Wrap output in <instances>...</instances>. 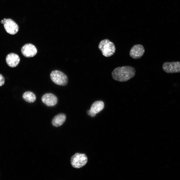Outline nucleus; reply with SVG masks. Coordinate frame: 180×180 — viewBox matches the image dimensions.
Returning a JSON list of instances; mask_svg holds the SVG:
<instances>
[{
	"label": "nucleus",
	"instance_id": "f8f14e48",
	"mask_svg": "<svg viewBox=\"0 0 180 180\" xmlns=\"http://www.w3.org/2000/svg\"><path fill=\"white\" fill-rule=\"evenodd\" d=\"M66 119V114L64 113L58 114L53 118L52 123L54 126L58 127L61 126L64 123Z\"/></svg>",
	"mask_w": 180,
	"mask_h": 180
},
{
	"label": "nucleus",
	"instance_id": "f03ea898",
	"mask_svg": "<svg viewBox=\"0 0 180 180\" xmlns=\"http://www.w3.org/2000/svg\"><path fill=\"white\" fill-rule=\"evenodd\" d=\"M98 48L103 56L106 57L111 56L114 54L116 51L114 44L107 39L101 41L99 43Z\"/></svg>",
	"mask_w": 180,
	"mask_h": 180
},
{
	"label": "nucleus",
	"instance_id": "4468645a",
	"mask_svg": "<svg viewBox=\"0 0 180 180\" xmlns=\"http://www.w3.org/2000/svg\"><path fill=\"white\" fill-rule=\"evenodd\" d=\"M4 78L2 74H0V87L4 85Z\"/></svg>",
	"mask_w": 180,
	"mask_h": 180
},
{
	"label": "nucleus",
	"instance_id": "423d86ee",
	"mask_svg": "<svg viewBox=\"0 0 180 180\" xmlns=\"http://www.w3.org/2000/svg\"><path fill=\"white\" fill-rule=\"evenodd\" d=\"M162 68L164 71L168 73L180 72V62H165Z\"/></svg>",
	"mask_w": 180,
	"mask_h": 180
},
{
	"label": "nucleus",
	"instance_id": "20e7f679",
	"mask_svg": "<svg viewBox=\"0 0 180 180\" xmlns=\"http://www.w3.org/2000/svg\"><path fill=\"white\" fill-rule=\"evenodd\" d=\"M88 161V158L85 154L76 153L72 156L70 162L73 168H79L85 166Z\"/></svg>",
	"mask_w": 180,
	"mask_h": 180
},
{
	"label": "nucleus",
	"instance_id": "ddd939ff",
	"mask_svg": "<svg viewBox=\"0 0 180 180\" xmlns=\"http://www.w3.org/2000/svg\"><path fill=\"white\" fill-rule=\"evenodd\" d=\"M23 99L26 102L32 103L36 100V97L35 94L32 92L28 91L25 92L22 95Z\"/></svg>",
	"mask_w": 180,
	"mask_h": 180
},
{
	"label": "nucleus",
	"instance_id": "0eeeda50",
	"mask_svg": "<svg viewBox=\"0 0 180 180\" xmlns=\"http://www.w3.org/2000/svg\"><path fill=\"white\" fill-rule=\"evenodd\" d=\"M104 104L102 101H97L94 102L92 105L90 109L87 111L88 115L92 117H95L96 114L101 111L104 108Z\"/></svg>",
	"mask_w": 180,
	"mask_h": 180
},
{
	"label": "nucleus",
	"instance_id": "1a4fd4ad",
	"mask_svg": "<svg viewBox=\"0 0 180 180\" xmlns=\"http://www.w3.org/2000/svg\"><path fill=\"white\" fill-rule=\"evenodd\" d=\"M41 100L45 105L50 107L55 106L58 102L57 97L51 93H46L44 94L42 97Z\"/></svg>",
	"mask_w": 180,
	"mask_h": 180
},
{
	"label": "nucleus",
	"instance_id": "39448f33",
	"mask_svg": "<svg viewBox=\"0 0 180 180\" xmlns=\"http://www.w3.org/2000/svg\"><path fill=\"white\" fill-rule=\"evenodd\" d=\"M1 23L4 24V29L6 32L11 34H16L18 30L19 27L17 24L11 19L4 18L1 21Z\"/></svg>",
	"mask_w": 180,
	"mask_h": 180
},
{
	"label": "nucleus",
	"instance_id": "6e6552de",
	"mask_svg": "<svg viewBox=\"0 0 180 180\" xmlns=\"http://www.w3.org/2000/svg\"><path fill=\"white\" fill-rule=\"evenodd\" d=\"M21 52L24 56L26 58H30L35 56L37 51L34 46L31 44H28L22 47Z\"/></svg>",
	"mask_w": 180,
	"mask_h": 180
},
{
	"label": "nucleus",
	"instance_id": "f257e3e1",
	"mask_svg": "<svg viewBox=\"0 0 180 180\" xmlns=\"http://www.w3.org/2000/svg\"><path fill=\"white\" fill-rule=\"evenodd\" d=\"M136 70L134 68L129 66L119 67L115 68L112 73V78L116 81H127L135 76Z\"/></svg>",
	"mask_w": 180,
	"mask_h": 180
},
{
	"label": "nucleus",
	"instance_id": "9d476101",
	"mask_svg": "<svg viewBox=\"0 0 180 180\" xmlns=\"http://www.w3.org/2000/svg\"><path fill=\"white\" fill-rule=\"evenodd\" d=\"M145 50L142 45L138 44L134 46L130 51V55L132 58L137 59L140 58L144 55Z\"/></svg>",
	"mask_w": 180,
	"mask_h": 180
},
{
	"label": "nucleus",
	"instance_id": "7ed1b4c3",
	"mask_svg": "<svg viewBox=\"0 0 180 180\" xmlns=\"http://www.w3.org/2000/svg\"><path fill=\"white\" fill-rule=\"evenodd\" d=\"M50 76L52 80L57 85L64 86L68 83V78L67 76L60 71H52L50 74Z\"/></svg>",
	"mask_w": 180,
	"mask_h": 180
},
{
	"label": "nucleus",
	"instance_id": "9b49d317",
	"mask_svg": "<svg viewBox=\"0 0 180 180\" xmlns=\"http://www.w3.org/2000/svg\"><path fill=\"white\" fill-rule=\"evenodd\" d=\"M20 60L19 57L17 54L14 53L8 54L6 58V61L8 65L12 68L16 66Z\"/></svg>",
	"mask_w": 180,
	"mask_h": 180
}]
</instances>
